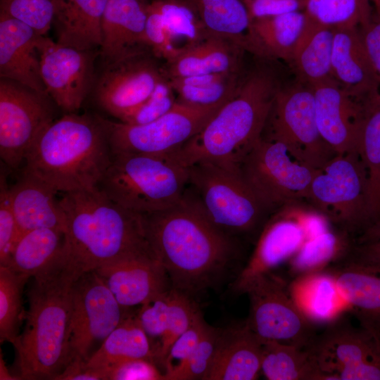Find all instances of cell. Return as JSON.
Here are the masks:
<instances>
[{
	"label": "cell",
	"instance_id": "cell-33",
	"mask_svg": "<svg viewBox=\"0 0 380 380\" xmlns=\"http://www.w3.org/2000/svg\"><path fill=\"white\" fill-rule=\"evenodd\" d=\"M289 288L300 309L316 325L327 324L349 309L334 279L326 271L293 279Z\"/></svg>",
	"mask_w": 380,
	"mask_h": 380
},
{
	"label": "cell",
	"instance_id": "cell-48",
	"mask_svg": "<svg viewBox=\"0 0 380 380\" xmlns=\"http://www.w3.org/2000/svg\"><path fill=\"white\" fill-rule=\"evenodd\" d=\"M169 290L141 305L137 315L141 327L149 339L158 338L160 341L167 329L169 316Z\"/></svg>",
	"mask_w": 380,
	"mask_h": 380
},
{
	"label": "cell",
	"instance_id": "cell-16",
	"mask_svg": "<svg viewBox=\"0 0 380 380\" xmlns=\"http://www.w3.org/2000/svg\"><path fill=\"white\" fill-rule=\"evenodd\" d=\"M145 53L104 63L96 83L98 105L120 121L148 99L165 78L163 71L145 57Z\"/></svg>",
	"mask_w": 380,
	"mask_h": 380
},
{
	"label": "cell",
	"instance_id": "cell-55",
	"mask_svg": "<svg viewBox=\"0 0 380 380\" xmlns=\"http://www.w3.org/2000/svg\"><path fill=\"white\" fill-rule=\"evenodd\" d=\"M379 239H380V221L373 224L361 233L356 238V242L357 243H362Z\"/></svg>",
	"mask_w": 380,
	"mask_h": 380
},
{
	"label": "cell",
	"instance_id": "cell-32",
	"mask_svg": "<svg viewBox=\"0 0 380 380\" xmlns=\"http://www.w3.org/2000/svg\"><path fill=\"white\" fill-rule=\"evenodd\" d=\"M210 35L253 53L251 19L243 0H185Z\"/></svg>",
	"mask_w": 380,
	"mask_h": 380
},
{
	"label": "cell",
	"instance_id": "cell-51",
	"mask_svg": "<svg viewBox=\"0 0 380 380\" xmlns=\"http://www.w3.org/2000/svg\"><path fill=\"white\" fill-rule=\"evenodd\" d=\"M251 20L304 11L307 0H243Z\"/></svg>",
	"mask_w": 380,
	"mask_h": 380
},
{
	"label": "cell",
	"instance_id": "cell-12",
	"mask_svg": "<svg viewBox=\"0 0 380 380\" xmlns=\"http://www.w3.org/2000/svg\"><path fill=\"white\" fill-rule=\"evenodd\" d=\"M250 308L246 321L263 341L308 348L313 342L316 324L302 312L284 279L268 272L248 287Z\"/></svg>",
	"mask_w": 380,
	"mask_h": 380
},
{
	"label": "cell",
	"instance_id": "cell-2",
	"mask_svg": "<svg viewBox=\"0 0 380 380\" xmlns=\"http://www.w3.org/2000/svg\"><path fill=\"white\" fill-rule=\"evenodd\" d=\"M83 274L63 255L35 274L23 331L13 344L20 379H54L72 361L71 290Z\"/></svg>",
	"mask_w": 380,
	"mask_h": 380
},
{
	"label": "cell",
	"instance_id": "cell-36",
	"mask_svg": "<svg viewBox=\"0 0 380 380\" xmlns=\"http://www.w3.org/2000/svg\"><path fill=\"white\" fill-rule=\"evenodd\" d=\"M261 373L268 380H332L308 348L262 340Z\"/></svg>",
	"mask_w": 380,
	"mask_h": 380
},
{
	"label": "cell",
	"instance_id": "cell-23",
	"mask_svg": "<svg viewBox=\"0 0 380 380\" xmlns=\"http://www.w3.org/2000/svg\"><path fill=\"white\" fill-rule=\"evenodd\" d=\"M325 271L360 326L380 334V263L345 260Z\"/></svg>",
	"mask_w": 380,
	"mask_h": 380
},
{
	"label": "cell",
	"instance_id": "cell-24",
	"mask_svg": "<svg viewBox=\"0 0 380 380\" xmlns=\"http://www.w3.org/2000/svg\"><path fill=\"white\" fill-rule=\"evenodd\" d=\"M331 76L350 96L357 101H362L380 92L379 78L358 27L335 30Z\"/></svg>",
	"mask_w": 380,
	"mask_h": 380
},
{
	"label": "cell",
	"instance_id": "cell-17",
	"mask_svg": "<svg viewBox=\"0 0 380 380\" xmlns=\"http://www.w3.org/2000/svg\"><path fill=\"white\" fill-rule=\"evenodd\" d=\"M39 51L41 75L48 95L66 113H75L92 87L93 50L68 47L42 36Z\"/></svg>",
	"mask_w": 380,
	"mask_h": 380
},
{
	"label": "cell",
	"instance_id": "cell-27",
	"mask_svg": "<svg viewBox=\"0 0 380 380\" xmlns=\"http://www.w3.org/2000/svg\"><path fill=\"white\" fill-rule=\"evenodd\" d=\"M108 0H53L56 42L82 51L101 47L102 18Z\"/></svg>",
	"mask_w": 380,
	"mask_h": 380
},
{
	"label": "cell",
	"instance_id": "cell-20",
	"mask_svg": "<svg viewBox=\"0 0 380 380\" xmlns=\"http://www.w3.org/2000/svg\"><path fill=\"white\" fill-rule=\"evenodd\" d=\"M312 87L322 139L336 154L358 151L362 101L350 96L333 78Z\"/></svg>",
	"mask_w": 380,
	"mask_h": 380
},
{
	"label": "cell",
	"instance_id": "cell-15",
	"mask_svg": "<svg viewBox=\"0 0 380 380\" xmlns=\"http://www.w3.org/2000/svg\"><path fill=\"white\" fill-rule=\"evenodd\" d=\"M71 303L72 361L86 362L92 348L102 343L125 317L127 308L95 270L84 272L75 281Z\"/></svg>",
	"mask_w": 380,
	"mask_h": 380
},
{
	"label": "cell",
	"instance_id": "cell-22",
	"mask_svg": "<svg viewBox=\"0 0 380 380\" xmlns=\"http://www.w3.org/2000/svg\"><path fill=\"white\" fill-rule=\"evenodd\" d=\"M148 4L146 0L107 1L100 47L104 63L146 51Z\"/></svg>",
	"mask_w": 380,
	"mask_h": 380
},
{
	"label": "cell",
	"instance_id": "cell-26",
	"mask_svg": "<svg viewBox=\"0 0 380 380\" xmlns=\"http://www.w3.org/2000/svg\"><path fill=\"white\" fill-rule=\"evenodd\" d=\"M56 194L42 181L24 173L9 187L11 208L22 234L42 228L65 234V219Z\"/></svg>",
	"mask_w": 380,
	"mask_h": 380
},
{
	"label": "cell",
	"instance_id": "cell-49",
	"mask_svg": "<svg viewBox=\"0 0 380 380\" xmlns=\"http://www.w3.org/2000/svg\"><path fill=\"white\" fill-rule=\"evenodd\" d=\"M145 32L147 45L156 56L169 61L179 53L174 46L160 15L150 3L148 6Z\"/></svg>",
	"mask_w": 380,
	"mask_h": 380
},
{
	"label": "cell",
	"instance_id": "cell-8",
	"mask_svg": "<svg viewBox=\"0 0 380 380\" xmlns=\"http://www.w3.org/2000/svg\"><path fill=\"white\" fill-rule=\"evenodd\" d=\"M189 182L210 220L229 236L260 227L265 210L241 177L238 166L213 162L188 167Z\"/></svg>",
	"mask_w": 380,
	"mask_h": 380
},
{
	"label": "cell",
	"instance_id": "cell-56",
	"mask_svg": "<svg viewBox=\"0 0 380 380\" xmlns=\"http://www.w3.org/2000/svg\"><path fill=\"white\" fill-rule=\"evenodd\" d=\"M0 379H18L15 376H12L9 372L8 369L6 368V366L4 363V360L2 359V354L1 351V361H0Z\"/></svg>",
	"mask_w": 380,
	"mask_h": 380
},
{
	"label": "cell",
	"instance_id": "cell-44",
	"mask_svg": "<svg viewBox=\"0 0 380 380\" xmlns=\"http://www.w3.org/2000/svg\"><path fill=\"white\" fill-rule=\"evenodd\" d=\"M0 14L17 19L44 36L52 25L53 0H0Z\"/></svg>",
	"mask_w": 380,
	"mask_h": 380
},
{
	"label": "cell",
	"instance_id": "cell-46",
	"mask_svg": "<svg viewBox=\"0 0 380 380\" xmlns=\"http://www.w3.org/2000/svg\"><path fill=\"white\" fill-rule=\"evenodd\" d=\"M22 234L9 198V187L5 172L0 177V265H4Z\"/></svg>",
	"mask_w": 380,
	"mask_h": 380
},
{
	"label": "cell",
	"instance_id": "cell-52",
	"mask_svg": "<svg viewBox=\"0 0 380 380\" xmlns=\"http://www.w3.org/2000/svg\"><path fill=\"white\" fill-rule=\"evenodd\" d=\"M358 30L380 82V20L374 13L372 19Z\"/></svg>",
	"mask_w": 380,
	"mask_h": 380
},
{
	"label": "cell",
	"instance_id": "cell-40",
	"mask_svg": "<svg viewBox=\"0 0 380 380\" xmlns=\"http://www.w3.org/2000/svg\"><path fill=\"white\" fill-rule=\"evenodd\" d=\"M304 12L310 20L335 29L360 27L374 15L369 0H307Z\"/></svg>",
	"mask_w": 380,
	"mask_h": 380
},
{
	"label": "cell",
	"instance_id": "cell-9",
	"mask_svg": "<svg viewBox=\"0 0 380 380\" xmlns=\"http://www.w3.org/2000/svg\"><path fill=\"white\" fill-rule=\"evenodd\" d=\"M227 101L197 106L177 101L165 114L139 125L97 117L106 130L112 154L168 156L199 132Z\"/></svg>",
	"mask_w": 380,
	"mask_h": 380
},
{
	"label": "cell",
	"instance_id": "cell-31",
	"mask_svg": "<svg viewBox=\"0 0 380 380\" xmlns=\"http://www.w3.org/2000/svg\"><path fill=\"white\" fill-rule=\"evenodd\" d=\"M138 358L156 361L153 345L137 316L127 314L84 365L101 372L107 380L106 373L110 367L119 362Z\"/></svg>",
	"mask_w": 380,
	"mask_h": 380
},
{
	"label": "cell",
	"instance_id": "cell-10",
	"mask_svg": "<svg viewBox=\"0 0 380 380\" xmlns=\"http://www.w3.org/2000/svg\"><path fill=\"white\" fill-rule=\"evenodd\" d=\"M262 137L283 144L297 161L320 169L336 153L319 132L313 87L294 77L278 90Z\"/></svg>",
	"mask_w": 380,
	"mask_h": 380
},
{
	"label": "cell",
	"instance_id": "cell-47",
	"mask_svg": "<svg viewBox=\"0 0 380 380\" xmlns=\"http://www.w3.org/2000/svg\"><path fill=\"white\" fill-rule=\"evenodd\" d=\"M208 325L200 311L189 327L171 346L163 363L165 374L189 359L198 345Z\"/></svg>",
	"mask_w": 380,
	"mask_h": 380
},
{
	"label": "cell",
	"instance_id": "cell-54",
	"mask_svg": "<svg viewBox=\"0 0 380 380\" xmlns=\"http://www.w3.org/2000/svg\"><path fill=\"white\" fill-rule=\"evenodd\" d=\"M80 360H72L56 380H105L103 375L87 367Z\"/></svg>",
	"mask_w": 380,
	"mask_h": 380
},
{
	"label": "cell",
	"instance_id": "cell-38",
	"mask_svg": "<svg viewBox=\"0 0 380 380\" xmlns=\"http://www.w3.org/2000/svg\"><path fill=\"white\" fill-rule=\"evenodd\" d=\"M244 78L239 72L172 77L167 80L179 100L197 106H211L231 99L238 91Z\"/></svg>",
	"mask_w": 380,
	"mask_h": 380
},
{
	"label": "cell",
	"instance_id": "cell-6",
	"mask_svg": "<svg viewBox=\"0 0 380 380\" xmlns=\"http://www.w3.org/2000/svg\"><path fill=\"white\" fill-rule=\"evenodd\" d=\"M188 182V167L169 156L118 153L99 186L120 206L144 215L177 204Z\"/></svg>",
	"mask_w": 380,
	"mask_h": 380
},
{
	"label": "cell",
	"instance_id": "cell-37",
	"mask_svg": "<svg viewBox=\"0 0 380 380\" xmlns=\"http://www.w3.org/2000/svg\"><path fill=\"white\" fill-rule=\"evenodd\" d=\"M64 233L42 228L23 232L4 265L11 270L32 277L63 253Z\"/></svg>",
	"mask_w": 380,
	"mask_h": 380
},
{
	"label": "cell",
	"instance_id": "cell-35",
	"mask_svg": "<svg viewBox=\"0 0 380 380\" xmlns=\"http://www.w3.org/2000/svg\"><path fill=\"white\" fill-rule=\"evenodd\" d=\"M361 101L358 151L367 173L369 213L372 225L380 221V92Z\"/></svg>",
	"mask_w": 380,
	"mask_h": 380
},
{
	"label": "cell",
	"instance_id": "cell-41",
	"mask_svg": "<svg viewBox=\"0 0 380 380\" xmlns=\"http://www.w3.org/2000/svg\"><path fill=\"white\" fill-rule=\"evenodd\" d=\"M29 277L0 265V341L13 344L25 319L22 305L24 286Z\"/></svg>",
	"mask_w": 380,
	"mask_h": 380
},
{
	"label": "cell",
	"instance_id": "cell-5",
	"mask_svg": "<svg viewBox=\"0 0 380 380\" xmlns=\"http://www.w3.org/2000/svg\"><path fill=\"white\" fill-rule=\"evenodd\" d=\"M284 82L270 68L253 71L201 130L169 156L186 167L203 161L238 166L262 136L276 94Z\"/></svg>",
	"mask_w": 380,
	"mask_h": 380
},
{
	"label": "cell",
	"instance_id": "cell-11",
	"mask_svg": "<svg viewBox=\"0 0 380 380\" xmlns=\"http://www.w3.org/2000/svg\"><path fill=\"white\" fill-rule=\"evenodd\" d=\"M238 168L265 213L305 201L318 170L295 160L283 144L262 136L242 158Z\"/></svg>",
	"mask_w": 380,
	"mask_h": 380
},
{
	"label": "cell",
	"instance_id": "cell-42",
	"mask_svg": "<svg viewBox=\"0 0 380 380\" xmlns=\"http://www.w3.org/2000/svg\"><path fill=\"white\" fill-rule=\"evenodd\" d=\"M168 299L167 327L156 350V361L163 365L172 343L189 327L201 311L195 298L175 289H170Z\"/></svg>",
	"mask_w": 380,
	"mask_h": 380
},
{
	"label": "cell",
	"instance_id": "cell-18",
	"mask_svg": "<svg viewBox=\"0 0 380 380\" xmlns=\"http://www.w3.org/2000/svg\"><path fill=\"white\" fill-rule=\"evenodd\" d=\"M307 240L304 229L284 207L266 221L248 260L231 284L234 294L246 293L258 277L287 263Z\"/></svg>",
	"mask_w": 380,
	"mask_h": 380
},
{
	"label": "cell",
	"instance_id": "cell-1",
	"mask_svg": "<svg viewBox=\"0 0 380 380\" xmlns=\"http://www.w3.org/2000/svg\"><path fill=\"white\" fill-rule=\"evenodd\" d=\"M142 215L148 243L171 288L194 298L239 274L234 238L210 220L195 196L185 192L173 206Z\"/></svg>",
	"mask_w": 380,
	"mask_h": 380
},
{
	"label": "cell",
	"instance_id": "cell-4",
	"mask_svg": "<svg viewBox=\"0 0 380 380\" xmlns=\"http://www.w3.org/2000/svg\"><path fill=\"white\" fill-rule=\"evenodd\" d=\"M97 115L66 113L48 125L26 155L23 173L56 193L98 186L112 159Z\"/></svg>",
	"mask_w": 380,
	"mask_h": 380
},
{
	"label": "cell",
	"instance_id": "cell-28",
	"mask_svg": "<svg viewBox=\"0 0 380 380\" xmlns=\"http://www.w3.org/2000/svg\"><path fill=\"white\" fill-rule=\"evenodd\" d=\"M243 51L227 40L208 35L167 61L164 75L172 78L239 72Z\"/></svg>",
	"mask_w": 380,
	"mask_h": 380
},
{
	"label": "cell",
	"instance_id": "cell-57",
	"mask_svg": "<svg viewBox=\"0 0 380 380\" xmlns=\"http://www.w3.org/2000/svg\"><path fill=\"white\" fill-rule=\"evenodd\" d=\"M372 7H374L375 13L374 15L380 20V0H369Z\"/></svg>",
	"mask_w": 380,
	"mask_h": 380
},
{
	"label": "cell",
	"instance_id": "cell-34",
	"mask_svg": "<svg viewBox=\"0 0 380 380\" xmlns=\"http://www.w3.org/2000/svg\"><path fill=\"white\" fill-rule=\"evenodd\" d=\"M355 243L354 236L334 227L306 240L287 262L288 272L292 279H295L325 271L345 260Z\"/></svg>",
	"mask_w": 380,
	"mask_h": 380
},
{
	"label": "cell",
	"instance_id": "cell-25",
	"mask_svg": "<svg viewBox=\"0 0 380 380\" xmlns=\"http://www.w3.org/2000/svg\"><path fill=\"white\" fill-rule=\"evenodd\" d=\"M262 340L246 322L222 329L205 380H255L261 373Z\"/></svg>",
	"mask_w": 380,
	"mask_h": 380
},
{
	"label": "cell",
	"instance_id": "cell-30",
	"mask_svg": "<svg viewBox=\"0 0 380 380\" xmlns=\"http://www.w3.org/2000/svg\"><path fill=\"white\" fill-rule=\"evenodd\" d=\"M306 18L304 31L289 67L296 80L313 87L332 78L331 56L336 29Z\"/></svg>",
	"mask_w": 380,
	"mask_h": 380
},
{
	"label": "cell",
	"instance_id": "cell-45",
	"mask_svg": "<svg viewBox=\"0 0 380 380\" xmlns=\"http://www.w3.org/2000/svg\"><path fill=\"white\" fill-rule=\"evenodd\" d=\"M173 92L168 80L165 78L158 84L148 99L120 122L139 125L156 120L168 112L177 102Z\"/></svg>",
	"mask_w": 380,
	"mask_h": 380
},
{
	"label": "cell",
	"instance_id": "cell-21",
	"mask_svg": "<svg viewBox=\"0 0 380 380\" xmlns=\"http://www.w3.org/2000/svg\"><path fill=\"white\" fill-rule=\"evenodd\" d=\"M42 36L27 24L0 14L1 78L48 95L40 70Z\"/></svg>",
	"mask_w": 380,
	"mask_h": 380
},
{
	"label": "cell",
	"instance_id": "cell-50",
	"mask_svg": "<svg viewBox=\"0 0 380 380\" xmlns=\"http://www.w3.org/2000/svg\"><path fill=\"white\" fill-rule=\"evenodd\" d=\"M107 380H165L156 362L144 358L119 362L107 371Z\"/></svg>",
	"mask_w": 380,
	"mask_h": 380
},
{
	"label": "cell",
	"instance_id": "cell-3",
	"mask_svg": "<svg viewBox=\"0 0 380 380\" xmlns=\"http://www.w3.org/2000/svg\"><path fill=\"white\" fill-rule=\"evenodd\" d=\"M59 203L66 226L63 254L82 273L125 257L153 255L143 215L120 206L99 186L62 194Z\"/></svg>",
	"mask_w": 380,
	"mask_h": 380
},
{
	"label": "cell",
	"instance_id": "cell-39",
	"mask_svg": "<svg viewBox=\"0 0 380 380\" xmlns=\"http://www.w3.org/2000/svg\"><path fill=\"white\" fill-rule=\"evenodd\" d=\"M150 4L160 15L179 53L210 35L185 0H154Z\"/></svg>",
	"mask_w": 380,
	"mask_h": 380
},
{
	"label": "cell",
	"instance_id": "cell-13",
	"mask_svg": "<svg viewBox=\"0 0 380 380\" xmlns=\"http://www.w3.org/2000/svg\"><path fill=\"white\" fill-rule=\"evenodd\" d=\"M308 348L332 380H380V334L342 317L326 324Z\"/></svg>",
	"mask_w": 380,
	"mask_h": 380
},
{
	"label": "cell",
	"instance_id": "cell-43",
	"mask_svg": "<svg viewBox=\"0 0 380 380\" xmlns=\"http://www.w3.org/2000/svg\"><path fill=\"white\" fill-rule=\"evenodd\" d=\"M221 329L208 324L191 355L182 365L167 372L165 380H205L214 358Z\"/></svg>",
	"mask_w": 380,
	"mask_h": 380
},
{
	"label": "cell",
	"instance_id": "cell-19",
	"mask_svg": "<svg viewBox=\"0 0 380 380\" xmlns=\"http://www.w3.org/2000/svg\"><path fill=\"white\" fill-rule=\"evenodd\" d=\"M94 270L125 308L142 305L171 288L163 267L153 254L125 257Z\"/></svg>",
	"mask_w": 380,
	"mask_h": 380
},
{
	"label": "cell",
	"instance_id": "cell-53",
	"mask_svg": "<svg viewBox=\"0 0 380 380\" xmlns=\"http://www.w3.org/2000/svg\"><path fill=\"white\" fill-rule=\"evenodd\" d=\"M345 260L380 263V239L362 243H356L350 254Z\"/></svg>",
	"mask_w": 380,
	"mask_h": 380
},
{
	"label": "cell",
	"instance_id": "cell-14",
	"mask_svg": "<svg viewBox=\"0 0 380 380\" xmlns=\"http://www.w3.org/2000/svg\"><path fill=\"white\" fill-rule=\"evenodd\" d=\"M48 95L17 82L0 80V156L16 169L42 132L54 121Z\"/></svg>",
	"mask_w": 380,
	"mask_h": 380
},
{
	"label": "cell",
	"instance_id": "cell-29",
	"mask_svg": "<svg viewBox=\"0 0 380 380\" xmlns=\"http://www.w3.org/2000/svg\"><path fill=\"white\" fill-rule=\"evenodd\" d=\"M304 11L251 20L253 54L289 65L306 24Z\"/></svg>",
	"mask_w": 380,
	"mask_h": 380
},
{
	"label": "cell",
	"instance_id": "cell-7",
	"mask_svg": "<svg viewBox=\"0 0 380 380\" xmlns=\"http://www.w3.org/2000/svg\"><path fill=\"white\" fill-rule=\"evenodd\" d=\"M367 173L358 151L336 154L315 175L305 201L355 238L371 225Z\"/></svg>",
	"mask_w": 380,
	"mask_h": 380
}]
</instances>
